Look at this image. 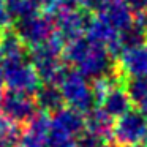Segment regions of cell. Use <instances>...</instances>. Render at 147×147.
Instances as JSON below:
<instances>
[{
    "label": "cell",
    "mask_w": 147,
    "mask_h": 147,
    "mask_svg": "<svg viewBox=\"0 0 147 147\" xmlns=\"http://www.w3.org/2000/svg\"><path fill=\"white\" fill-rule=\"evenodd\" d=\"M100 108L105 109L112 119H117L120 115H123L125 112H128L131 109V100L128 96L125 87L114 84L111 89H108L101 96L98 98Z\"/></svg>",
    "instance_id": "obj_13"
},
{
    "label": "cell",
    "mask_w": 147,
    "mask_h": 147,
    "mask_svg": "<svg viewBox=\"0 0 147 147\" xmlns=\"http://www.w3.org/2000/svg\"><path fill=\"white\" fill-rule=\"evenodd\" d=\"M60 90L63 95L65 105L76 109L79 112H89L95 108L96 95L93 86H90L86 76L79 73L78 70H70L68 68L65 78L60 82Z\"/></svg>",
    "instance_id": "obj_2"
},
{
    "label": "cell",
    "mask_w": 147,
    "mask_h": 147,
    "mask_svg": "<svg viewBox=\"0 0 147 147\" xmlns=\"http://www.w3.org/2000/svg\"><path fill=\"white\" fill-rule=\"evenodd\" d=\"M22 134V123L0 115V147H19Z\"/></svg>",
    "instance_id": "obj_17"
},
{
    "label": "cell",
    "mask_w": 147,
    "mask_h": 147,
    "mask_svg": "<svg viewBox=\"0 0 147 147\" xmlns=\"http://www.w3.org/2000/svg\"><path fill=\"white\" fill-rule=\"evenodd\" d=\"M119 70L125 78H147V43L123 49L119 54Z\"/></svg>",
    "instance_id": "obj_10"
},
{
    "label": "cell",
    "mask_w": 147,
    "mask_h": 147,
    "mask_svg": "<svg viewBox=\"0 0 147 147\" xmlns=\"http://www.w3.org/2000/svg\"><path fill=\"white\" fill-rule=\"evenodd\" d=\"M10 22H11V18L7 10V3H5V0H0V32L8 29Z\"/></svg>",
    "instance_id": "obj_22"
},
{
    "label": "cell",
    "mask_w": 147,
    "mask_h": 147,
    "mask_svg": "<svg viewBox=\"0 0 147 147\" xmlns=\"http://www.w3.org/2000/svg\"><path fill=\"white\" fill-rule=\"evenodd\" d=\"M134 147H147V146H141V144H139V146H134Z\"/></svg>",
    "instance_id": "obj_30"
},
{
    "label": "cell",
    "mask_w": 147,
    "mask_h": 147,
    "mask_svg": "<svg viewBox=\"0 0 147 147\" xmlns=\"http://www.w3.org/2000/svg\"><path fill=\"white\" fill-rule=\"evenodd\" d=\"M139 111H141V112H142V114L147 117V101H146V103H142V105L139 106Z\"/></svg>",
    "instance_id": "obj_26"
},
{
    "label": "cell",
    "mask_w": 147,
    "mask_h": 147,
    "mask_svg": "<svg viewBox=\"0 0 147 147\" xmlns=\"http://www.w3.org/2000/svg\"><path fill=\"white\" fill-rule=\"evenodd\" d=\"M59 8H79L82 7V0H55Z\"/></svg>",
    "instance_id": "obj_25"
},
{
    "label": "cell",
    "mask_w": 147,
    "mask_h": 147,
    "mask_svg": "<svg viewBox=\"0 0 147 147\" xmlns=\"http://www.w3.org/2000/svg\"><path fill=\"white\" fill-rule=\"evenodd\" d=\"M103 147H115V146H109V144H105Z\"/></svg>",
    "instance_id": "obj_29"
},
{
    "label": "cell",
    "mask_w": 147,
    "mask_h": 147,
    "mask_svg": "<svg viewBox=\"0 0 147 147\" xmlns=\"http://www.w3.org/2000/svg\"><path fill=\"white\" fill-rule=\"evenodd\" d=\"M82 8L93 11L98 19L105 21L117 32H123L134 24L133 10L125 0H82Z\"/></svg>",
    "instance_id": "obj_4"
},
{
    "label": "cell",
    "mask_w": 147,
    "mask_h": 147,
    "mask_svg": "<svg viewBox=\"0 0 147 147\" xmlns=\"http://www.w3.org/2000/svg\"><path fill=\"white\" fill-rule=\"evenodd\" d=\"M49 133H51V117L48 115V112L38 111L27 122V128H24L19 147H46Z\"/></svg>",
    "instance_id": "obj_11"
},
{
    "label": "cell",
    "mask_w": 147,
    "mask_h": 147,
    "mask_svg": "<svg viewBox=\"0 0 147 147\" xmlns=\"http://www.w3.org/2000/svg\"><path fill=\"white\" fill-rule=\"evenodd\" d=\"M38 112V105L33 95L19 90H10L0 98V114L19 123H27Z\"/></svg>",
    "instance_id": "obj_7"
},
{
    "label": "cell",
    "mask_w": 147,
    "mask_h": 147,
    "mask_svg": "<svg viewBox=\"0 0 147 147\" xmlns=\"http://www.w3.org/2000/svg\"><path fill=\"white\" fill-rule=\"evenodd\" d=\"M3 84H5V79H3V70H2V65H0V90H2Z\"/></svg>",
    "instance_id": "obj_27"
},
{
    "label": "cell",
    "mask_w": 147,
    "mask_h": 147,
    "mask_svg": "<svg viewBox=\"0 0 147 147\" xmlns=\"http://www.w3.org/2000/svg\"><path fill=\"white\" fill-rule=\"evenodd\" d=\"M14 30L21 36L26 46H38L41 43L48 41L55 33V22L54 16L51 13L40 14L35 13L32 16H27L24 19L16 21Z\"/></svg>",
    "instance_id": "obj_6"
},
{
    "label": "cell",
    "mask_w": 147,
    "mask_h": 147,
    "mask_svg": "<svg viewBox=\"0 0 147 147\" xmlns=\"http://www.w3.org/2000/svg\"><path fill=\"white\" fill-rule=\"evenodd\" d=\"M0 49L3 59H18L26 55V45L14 29H5L0 32Z\"/></svg>",
    "instance_id": "obj_16"
},
{
    "label": "cell",
    "mask_w": 147,
    "mask_h": 147,
    "mask_svg": "<svg viewBox=\"0 0 147 147\" xmlns=\"http://www.w3.org/2000/svg\"><path fill=\"white\" fill-rule=\"evenodd\" d=\"M112 52L101 45L92 43L86 36L71 40L65 43L62 59L65 63L74 67L87 79H100L111 76L114 73V62L111 57Z\"/></svg>",
    "instance_id": "obj_1"
},
{
    "label": "cell",
    "mask_w": 147,
    "mask_h": 147,
    "mask_svg": "<svg viewBox=\"0 0 147 147\" xmlns=\"http://www.w3.org/2000/svg\"><path fill=\"white\" fill-rule=\"evenodd\" d=\"M2 70H3L5 86L10 90L32 93L36 92L41 86V79H40L33 63L29 62L26 57L3 59Z\"/></svg>",
    "instance_id": "obj_3"
},
{
    "label": "cell",
    "mask_w": 147,
    "mask_h": 147,
    "mask_svg": "<svg viewBox=\"0 0 147 147\" xmlns=\"http://www.w3.org/2000/svg\"><path fill=\"white\" fill-rule=\"evenodd\" d=\"M127 5L131 8L133 11L139 13H147V0H125Z\"/></svg>",
    "instance_id": "obj_23"
},
{
    "label": "cell",
    "mask_w": 147,
    "mask_h": 147,
    "mask_svg": "<svg viewBox=\"0 0 147 147\" xmlns=\"http://www.w3.org/2000/svg\"><path fill=\"white\" fill-rule=\"evenodd\" d=\"M35 100L40 111L45 112H57L65 106V100L62 95V90L59 86H51V84H41L40 89L35 92Z\"/></svg>",
    "instance_id": "obj_14"
},
{
    "label": "cell",
    "mask_w": 147,
    "mask_h": 147,
    "mask_svg": "<svg viewBox=\"0 0 147 147\" xmlns=\"http://www.w3.org/2000/svg\"><path fill=\"white\" fill-rule=\"evenodd\" d=\"M32 2L38 8H45V10H48V13H54V11L59 8V5L55 3V0H32Z\"/></svg>",
    "instance_id": "obj_24"
},
{
    "label": "cell",
    "mask_w": 147,
    "mask_h": 147,
    "mask_svg": "<svg viewBox=\"0 0 147 147\" xmlns=\"http://www.w3.org/2000/svg\"><path fill=\"white\" fill-rule=\"evenodd\" d=\"M46 147H78V141L74 138L59 136V134H51L48 138V146Z\"/></svg>",
    "instance_id": "obj_21"
},
{
    "label": "cell",
    "mask_w": 147,
    "mask_h": 147,
    "mask_svg": "<svg viewBox=\"0 0 147 147\" xmlns=\"http://www.w3.org/2000/svg\"><path fill=\"white\" fill-rule=\"evenodd\" d=\"M125 90L131 103L141 106L147 101V78H128L125 82Z\"/></svg>",
    "instance_id": "obj_18"
},
{
    "label": "cell",
    "mask_w": 147,
    "mask_h": 147,
    "mask_svg": "<svg viewBox=\"0 0 147 147\" xmlns=\"http://www.w3.org/2000/svg\"><path fill=\"white\" fill-rule=\"evenodd\" d=\"M86 38L90 40L92 43L101 45L105 48H108L112 54H120V32L111 27L109 24H106L105 21L98 19V18H92L87 26L86 30Z\"/></svg>",
    "instance_id": "obj_12"
},
{
    "label": "cell",
    "mask_w": 147,
    "mask_h": 147,
    "mask_svg": "<svg viewBox=\"0 0 147 147\" xmlns=\"http://www.w3.org/2000/svg\"><path fill=\"white\" fill-rule=\"evenodd\" d=\"M55 22V32L62 36L65 43L71 41V40L81 38L86 33L87 26H89L92 18L87 14L86 10L79 8H57L54 13Z\"/></svg>",
    "instance_id": "obj_8"
},
{
    "label": "cell",
    "mask_w": 147,
    "mask_h": 147,
    "mask_svg": "<svg viewBox=\"0 0 147 147\" xmlns=\"http://www.w3.org/2000/svg\"><path fill=\"white\" fill-rule=\"evenodd\" d=\"M86 131V117L82 112L63 106L51 117V134L67 138H78Z\"/></svg>",
    "instance_id": "obj_9"
},
{
    "label": "cell",
    "mask_w": 147,
    "mask_h": 147,
    "mask_svg": "<svg viewBox=\"0 0 147 147\" xmlns=\"http://www.w3.org/2000/svg\"><path fill=\"white\" fill-rule=\"evenodd\" d=\"M78 147H103L105 146V138L92 133V131H84L81 136H78Z\"/></svg>",
    "instance_id": "obj_20"
},
{
    "label": "cell",
    "mask_w": 147,
    "mask_h": 147,
    "mask_svg": "<svg viewBox=\"0 0 147 147\" xmlns=\"http://www.w3.org/2000/svg\"><path fill=\"white\" fill-rule=\"evenodd\" d=\"M114 120L105 109L98 108H93L92 111L87 112V117H86V130L87 131H92V133L98 134L101 138H109L112 136V127H114Z\"/></svg>",
    "instance_id": "obj_15"
},
{
    "label": "cell",
    "mask_w": 147,
    "mask_h": 147,
    "mask_svg": "<svg viewBox=\"0 0 147 147\" xmlns=\"http://www.w3.org/2000/svg\"><path fill=\"white\" fill-rule=\"evenodd\" d=\"M0 98H2V90H0Z\"/></svg>",
    "instance_id": "obj_31"
},
{
    "label": "cell",
    "mask_w": 147,
    "mask_h": 147,
    "mask_svg": "<svg viewBox=\"0 0 147 147\" xmlns=\"http://www.w3.org/2000/svg\"><path fill=\"white\" fill-rule=\"evenodd\" d=\"M144 142H146V146H147V133H146V138H144Z\"/></svg>",
    "instance_id": "obj_28"
},
{
    "label": "cell",
    "mask_w": 147,
    "mask_h": 147,
    "mask_svg": "<svg viewBox=\"0 0 147 147\" xmlns=\"http://www.w3.org/2000/svg\"><path fill=\"white\" fill-rule=\"evenodd\" d=\"M147 133V117L139 109L131 108L114 120L112 138L119 147H134L144 141Z\"/></svg>",
    "instance_id": "obj_5"
},
{
    "label": "cell",
    "mask_w": 147,
    "mask_h": 147,
    "mask_svg": "<svg viewBox=\"0 0 147 147\" xmlns=\"http://www.w3.org/2000/svg\"><path fill=\"white\" fill-rule=\"evenodd\" d=\"M5 3H7V10L10 13V18L16 21L32 16V14L38 13L40 10L32 0H5Z\"/></svg>",
    "instance_id": "obj_19"
},
{
    "label": "cell",
    "mask_w": 147,
    "mask_h": 147,
    "mask_svg": "<svg viewBox=\"0 0 147 147\" xmlns=\"http://www.w3.org/2000/svg\"><path fill=\"white\" fill-rule=\"evenodd\" d=\"M0 57H2V49H0Z\"/></svg>",
    "instance_id": "obj_32"
}]
</instances>
